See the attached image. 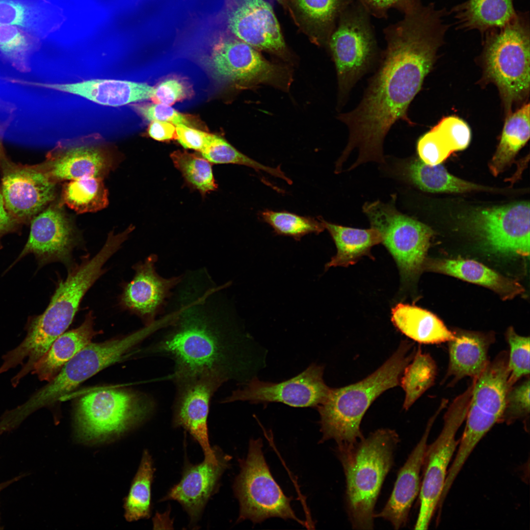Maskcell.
Wrapping results in <instances>:
<instances>
[{
  "mask_svg": "<svg viewBox=\"0 0 530 530\" xmlns=\"http://www.w3.org/2000/svg\"><path fill=\"white\" fill-rule=\"evenodd\" d=\"M447 18L433 4H417L387 32L386 48L361 100L338 117L349 133L342 161L357 149L353 168L369 161L384 163L383 142L391 127L399 120L414 125L408 108L444 43L451 26Z\"/></svg>",
  "mask_w": 530,
  "mask_h": 530,
  "instance_id": "6da1fadb",
  "label": "cell"
},
{
  "mask_svg": "<svg viewBox=\"0 0 530 530\" xmlns=\"http://www.w3.org/2000/svg\"><path fill=\"white\" fill-rule=\"evenodd\" d=\"M230 284L218 285L204 267L182 274L164 310L168 322L153 348L173 360V376L210 372L247 381L244 337L225 291Z\"/></svg>",
  "mask_w": 530,
  "mask_h": 530,
  "instance_id": "7a4b0ae2",
  "label": "cell"
},
{
  "mask_svg": "<svg viewBox=\"0 0 530 530\" xmlns=\"http://www.w3.org/2000/svg\"><path fill=\"white\" fill-rule=\"evenodd\" d=\"M399 442L395 430L380 428L354 443L337 446L335 452L345 477L346 509L353 529H373L375 504Z\"/></svg>",
  "mask_w": 530,
  "mask_h": 530,
  "instance_id": "3957f363",
  "label": "cell"
},
{
  "mask_svg": "<svg viewBox=\"0 0 530 530\" xmlns=\"http://www.w3.org/2000/svg\"><path fill=\"white\" fill-rule=\"evenodd\" d=\"M413 344L401 342L396 351L375 371L362 380L345 387L331 388L326 400L317 408L320 415L319 443L335 441L337 446L354 443L364 436L362 418L373 402L384 392L399 384L405 367L415 350Z\"/></svg>",
  "mask_w": 530,
  "mask_h": 530,
  "instance_id": "277c9868",
  "label": "cell"
},
{
  "mask_svg": "<svg viewBox=\"0 0 530 530\" xmlns=\"http://www.w3.org/2000/svg\"><path fill=\"white\" fill-rule=\"evenodd\" d=\"M130 234L126 229L111 232L100 250L92 258L70 268L67 277L58 283L51 301L40 315L31 319L24 343L32 352L45 354L53 342L72 323L86 292L105 272L103 266L121 247Z\"/></svg>",
  "mask_w": 530,
  "mask_h": 530,
  "instance_id": "5b68a950",
  "label": "cell"
},
{
  "mask_svg": "<svg viewBox=\"0 0 530 530\" xmlns=\"http://www.w3.org/2000/svg\"><path fill=\"white\" fill-rule=\"evenodd\" d=\"M487 78L498 87L509 111L514 102L525 99L530 82V24L528 12L482 37Z\"/></svg>",
  "mask_w": 530,
  "mask_h": 530,
  "instance_id": "8992f818",
  "label": "cell"
},
{
  "mask_svg": "<svg viewBox=\"0 0 530 530\" xmlns=\"http://www.w3.org/2000/svg\"><path fill=\"white\" fill-rule=\"evenodd\" d=\"M157 321L133 333L105 342L90 343L79 351L57 375L33 394L24 403L11 410L13 418L22 423L36 410L51 405L100 371L118 362L136 345L157 332Z\"/></svg>",
  "mask_w": 530,
  "mask_h": 530,
  "instance_id": "52a82bcc",
  "label": "cell"
},
{
  "mask_svg": "<svg viewBox=\"0 0 530 530\" xmlns=\"http://www.w3.org/2000/svg\"><path fill=\"white\" fill-rule=\"evenodd\" d=\"M154 406L145 394L132 390L106 388L91 391L76 405L77 436L90 443L114 438L147 420Z\"/></svg>",
  "mask_w": 530,
  "mask_h": 530,
  "instance_id": "ba28073f",
  "label": "cell"
},
{
  "mask_svg": "<svg viewBox=\"0 0 530 530\" xmlns=\"http://www.w3.org/2000/svg\"><path fill=\"white\" fill-rule=\"evenodd\" d=\"M508 352L502 351L473 379V387L465 429L455 457L448 471L446 483L451 485L478 443L500 422L509 387Z\"/></svg>",
  "mask_w": 530,
  "mask_h": 530,
  "instance_id": "9c48e42d",
  "label": "cell"
},
{
  "mask_svg": "<svg viewBox=\"0 0 530 530\" xmlns=\"http://www.w3.org/2000/svg\"><path fill=\"white\" fill-rule=\"evenodd\" d=\"M393 200L388 203L379 200L366 202L363 211L371 227L380 233L381 243L398 265L402 283L408 287L424 269L433 232L426 225L398 211Z\"/></svg>",
  "mask_w": 530,
  "mask_h": 530,
  "instance_id": "30bf717a",
  "label": "cell"
},
{
  "mask_svg": "<svg viewBox=\"0 0 530 530\" xmlns=\"http://www.w3.org/2000/svg\"><path fill=\"white\" fill-rule=\"evenodd\" d=\"M262 447L261 438L250 439L246 457L238 459L240 472L233 484L239 504L237 522L248 519L256 524L269 518L279 517L292 519L305 525L291 507L292 498L284 493L273 478Z\"/></svg>",
  "mask_w": 530,
  "mask_h": 530,
  "instance_id": "8fae6325",
  "label": "cell"
},
{
  "mask_svg": "<svg viewBox=\"0 0 530 530\" xmlns=\"http://www.w3.org/2000/svg\"><path fill=\"white\" fill-rule=\"evenodd\" d=\"M473 383L450 405L439 436L427 445L422 467L419 495L420 509L415 530H426L438 506L447 477L448 468L458 445L456 434L465 420Z\"/></svg>",
  "mask_w": 530,
  "mask_h": 530,
  "instance_id": "7c38bea8",
  "label": "cell"
},
{
  "mask_svg": "<svg viewBox=\"0 0 530 530\" xmlns=\"http://www.w3.org/2000/svg\"><path fill=\"white\" fill-rule=\"evenodd\" d=\"M329 45L337 72L339 103L343 106L355 84L376 63V43L365 20L352 15L341 20Z\"/></svg>",
  "mask_w": 530,
  "mask_h": 530,
  "instance_id": "4fadbf2b",
  "label": "cell"
},
{
  "mask_svg": "<svg viewBox=\"0 0 530 530\" xmlns=\"http://www.w3.org/2000/svg\"><path fill=\"white\" fill-rule=\"evenodd\" d=\"M530 212L526 201L483 209L471 213L468 226L492 253L529 257Z\"/></svg>",
  "mask_w": 530,
  "mask_h": 530,
  "instance_id": "5bb4252c",
  "label": "cell"
},
{
  "mask_svg": "<svg viewBox=\"0 0 530 530\" xmlns=\"http://www.w3.org/2000/svg\"><path fill=\"white\" fill-rule=\"evenodd\" d=\"M206 47L209 63L221 78L281 86L288 84L286 70L268 62L255 48L229 32H216Z\"/></svg>",
  "mask_w": 530,
  "mask_h": 530,
  "instance_id": "9a60e30c",
  "label": "cell"
},
{
  "mask_svg": "<svg viewBox=\"0 0 530 530\" xmlns=\"http://www.w3.org/2000/svg\"><path fill=\"white\" fill-rule=\"evenodd\" d=\"M176 393L173 405L172 424L187 431L201 446L205 460H217L216 447L209 440L208 418L210 402L217 390L225 382L223 377L203 372L173 377Z\"/></svg>",
  "mask_w": 530,
  "mask_h": 530,
  "instance_id": "2e32d148",
  "label": "cell"
},
{
  "mask_svg": "<svg viewBox=\"0 0 530 530\" xmlns=\"http://www.w3.org/2000/svg\"><path fill=\"white\" fill-rule=\"evenodd\" d=\"M213 24L255 49L282 53L280 27L268 0H224Z\"/></svg>",
  "mask_w": 530,
  "mask_h": 530,
  "instance_id": "e0dca14e",
  "label": "cell"
},
{
  "mask_svg": "<svg viewBox=\"0 0 530 530\" xmlns=\"http://www.w3.org/2000/svg\"><path fill=\"white\" fill-rule=\"evenodd\" d=\"M323 371V366L313 363L297 375L279 383L263 381L254 377L223 402H278L294 407L317 408L326 400L331 389L324 381Z\"/></svg>",
  "mask_w": 530,
  "mask_h": 530,
  "instance_id": "ac0fdd59",
  "label": "cell"
},
{
  "mask_svg": "<svg viewBox=\"0 0 530 530\" xmlns=\"http://www.w3.org/2000/svg\"><path fill=\"white\" fill-rule=\"evenodd\" d=\"M0 191L6 210L18 222L32 219L54 198L56 184L42 164L2 162Z\"/></svg>",
  "mask_w": 530,
  "mask_h": 530,
  "instance_id": "d6986e66",
  "label": "cell"
},
{
  "mask_svg": "<svg viewBox=\"0 0 530 530\" xmlns=\"http://www.w3.org/2000/svg\"><path fill=\"white\" fill-rule=\"evenodd\" d=\"M103 138L98 134L59 141L42 164L55 182L85 177H102L110 161Z\"/></svg>",
  "mask_w": 530,
  "mask_h": 530,
  "instance_id": "ffe728a7",
  "label": "cell"
},
{
  "mask_svg": "<svg viewBox=\"0 0 530 530\" xmlns=\"http://www.w3.org/2000/svg\"><path fill=\"white\" fill-rule=\"evenodd\" d=\"M158 260V255L152 254L134 265L133 278L126 285L121 297L123 305L138 316L145 326L153 323L163 313L182 277V274L161 276L156 270Z\"/></svg>",
  "mask_w": 530,
  "mask_h": 530,
  "instance_id": "44dd1931",
  "label": "cell"
},
{
  "mask_svg": "<svg viewBox=\"0 0 530 530\" xmlns=\"http://www.w3.org/2000/svg\"><path fill=\"white\" fill-rule=\"evenodd\" d=\"M78 239L69 221L58 208L49 207L31 219L27 241L15 262L33 254L39 265L59 262L71 268Z\"/></svg>",
  "mask_w": 530,
  "mask_h": 530,
  "instance_id": "7402d4cb",
  "label": "cell"
},
{
  "mask_svg": "<svg viewBox=\"0 0 530 530\" xmlns=\"http://www.w3.org/2000/svg\"><path fill=\"white\" fill-rule=\"evenodd\" d=\"M216 450L215 462L204 459L193 464L186 459L180 481L160 500L178 502L187 513L192 525L201 518L209 500L218 490L223 474L230 466L231 456L217 447Z\"/></svg>",
  "mask_w": 530,
  "mask_h": 530,
  "instance_id": "603a6c76",
  "label": "cell"
},
{
  "mask_svg": "<svg viewBox=\"0 0 530 530\" xmlns=\"http://www.w3.org/2000/svg\"><path fill=\"white\" fill-rule=\"evenodd\" d=\"M13 84L78 95L97 104L120 106L151 99L154 87L146 83L114 79H93L70 83L41 82L18 78Z\"/></svg>",
  "mask_w": 530,
  "mask_h": 530,
  "instance_id": "cb8c5ba5",
  "label": "cell"
},
{
  "mask_svg": "<svg viewBox=\"0 0 530 530\" xmlns=\"http://www.w3.org/2000/svg\"><path fill=\"white\" fill-rule=\"evenodd\" d=\"M440 412L438 409L429 420L422 437L399 469L394 488L386 504L379 512L374 514L375 518H381L388 521L396 530L405 526L412 505L419 495L421 483L420 473L427 439L434 420Z\"/></svg>",
  "mask_w": 530,
  "mask_h": 530,
  "instance_id": "d4e9b609",
  "label": "cell"
},
{
  "mask_svg": "<svg viewBox=\"0 0 530 530\" xmlns=\"http://www.w3.org/2000/svg\"><path fill=\"white\" fill-rule=\"evenodd\" d=\"M449 342V363L443 381L451 377V386L465 377L477 378L489 362L488 351L494 342L492 334L459 331Z\"/></svg>",
  "mask_w": 530,
  "mask_h": 530,
  "instance_id": "484cf974",
  "label": "cell"
},
{
  "mask_svg": "<svg viewBox=\"0 0 530 530\" xmlns=\"http://www.w3.org/2000/svg\"><path fill=\"white\" fill-rule=\"evenodd\" d=\"M424 269L487 287L499 294L503 299H510L524 292L523 287L518 282L472 260H426Z\"/></svg>",
  "mask_w": 530,
  "mask_h": 530,
  "instance_id": "4316f807",
  "label": "cell"
},
{
  "mask_svg": "<svg viewBox=\"0 0 530 530\" xmlns=\"http://www.w3.org/2000/svg\"><path fill=\"white\" fill-rule=\"evenodd\" d=\"M517 12L514 0H467L449 11L457 28L478 31L482 37L488 31L504 26Z\"/></svg>",
  "mask_w": 530,
  "mask_h": 530,
  "instance_id": "83f0119b",
  "label": "cell"
},
{
  "mask_svg": "<svg viewBox=\"0 0 530 530\" xmlns=\"http://www.w3.org/2000/svg\"><path fill=\"white\" fill-rule=\"evenodd\" d=\"M94 319L90 311L79 327L58 337L35 364L31 372L37 375L41 381L53 380L64 365L98 334L99 332L94 330Z\"/></svg>",
  "mask_w": 530,
  "mask_h": 530,
  "instance_id": "f1b7e54d",
  "label": "cell"
},
{
  "mask_svg": "<svg viewBox=\"0 0 530 530\" xmlns=\"http://www.w3.org/2000/svg\"><path fill=\"white\" fill-rule=\"evenodd\" d=\"M391 320L402 333L420 344H441L454 337L436 315L413 305L396 304L391 310Z\"/></svg>",
  "mask_w": 530,
  "mask_h": 530,
  "instance_id": "f546056e",
  "label": "cell"
},
{
  "mask_svg": "<svg viewBox=\"0 0 530 530\" xmlns=\"http://www.w3.org/2000/svg\"><path fill=\"white\" fill-rule=\"evenodd\" d=\"M53 0H0V25L21 27L42 40L54 31Z\"/></svg>",
  "mask_w": 530,
  "mask_h": 530,
  "instance_id": "4dcf8cb0",
  "label": "cell"
},
{
  "mask_svg": "<svg viewBox=\"0 0 530 530\" xmlns=\"http://www.w3.org/2000/svg\"><path fill=\"white\" fill-rule=\"evenodd\" d=\"M332 238L337 253L325 265L347 267L356 263L362 257L371 255V248L382 242L379 231L375 228L361 229L343 226L318 217Z\"/></svg>",
  "mask_w": 530,
  "mask_h": 530,
  "instance_id": "1f68e13d",
  "label": "cell"
},
{
  "mask_svg": "<svg viewBox=\"0 0 530 530\" xmlns=\"http://www.w3.org/2000/svg\"><path fill=\"white\" fill-rule=\"evenodd\" d=\"M530 104H525L505 122L497 150L489 166L491 173L497 176L509 166L518 152L530 138Z\"/></svg>",
  "mask_w": 530,
  "mask_h": 530,
  "instance_id": "d6a6232c",
  "label": "cell"
},
{
  "mask_svg": "<svg viewBox=\"0 0 530 530\" xmlns=\"http://www.w3.org/2000/svg\"><path fill=\"white\" fill-rule=\"evenodd\" d=\"M406 171L412 182L426 191L459 193L488 189L452 175L440 163L431 165L415 159L409 163Z\"/></svg>",
  "mask_w": 530,
  "mask_h": 530,
  "instance_id": "836d02e7",
  "label": "cell"
},
{
  "mask_svg": "<svg viewBox=\"0 0 530 530\" xmlns=\"http://www.w3.org/2000/svg\"><path fill=\"white\" fill-rule=\"evenodd\" d=\"M41 41L18 26L0 25V57L16 70L29 73L31 58L40 49Z\"/></svg>",
  "mask_w": 530,
  "mask_h": 530,
  "instance_id": "e575fe53",
  "label": "cell"
},
{
  "mask_svg": "<svg viewBox=\"0 0 530 530\" xmlns=\"http://www.w3.org/2000/svg\"><path fill=\"white\" fill-rule=\"evenodd\" d=\"M61 200L77 213L96 212L108 205V191L102 177H85L66 182Z\"/></svg>",
  "mask_w": 530,
  "mask_h": 530,
  "instance_id": "d590c367",
  "label": "cell"
},
{
  "mask_svg": "<svg viewBox=\"0 0 530 530\" xmlns=\"http://www.w3.org/2000/svg\"><path fill=\"white\" fill-rule=\"evenodd\" d=\"M155 471L152 456L145 450L129 492L125 499L124 516L127 521H135L150 517L151 487Z\"/></svg>",
  "mask_w": 530,
  "mask_h": 530,
  "instance_id": "8d00e7d4",
  "label": "cell"
},
{
  "mask_svg": "<svg viewBox=\"0 0 530 530\" xmlns=\"http://www.w3.org/2000/svg\"><path fill=\"white\" fill-rule=\"evenodd\" d=\"M436 374L435 361L429 353L423 352L419 346L411 361L404 369L399 381L405 394L404 409L408 410L433 385Z\"/></svg>",
  "mask_w": 530,
  "mask_h": 530,
  "instance_id": "74e56055",
  "label": "cell"
},
{
  "mask_svg": "<svg viewBox=\"0 0 530 530\" xmlns=\"http://www.w3.org/2000/svg\"><path fill=\"white\" fill-rule=\"evenodd\" d=\"M204 158L213 163H232L251 167L257 172L264 171L291 185L292 181L281 170L280 166H265L239 152L223 138L215 135L201 151Z\"/></svg>",
  "mask_w": 530,
  "mask_h": 530,
  "instance_id": "f35d334b",
  "label": "cell"
},
{
  "mask_svg": "<svg viewBox=\"0 0 530 530\" xmlns=\"http://www.w3.org/2000/svg\"><path fill=\"white\" fill-rule=\"evenodd\" d=\"M260 217L273 229L276 235L292 237L297 241L310 234H319L325 229L318 217L315 219L287 211L265 209L260 212Z\"/></svg>",
  "mask_w": 530,
  "mask_h": 530,
  "instance_id": "ab89813d",
  "label": "cell"
},
{
  "mask_svg": "<svg viewBox=\"0 0 530 530\" xmlns=\"http://www.w3.org/2000/svg\"><path fill=\"white\" fill-rule=\"evenodd\" d=\"M170 157L185 179L201 192L206 193L216 188L211 162L205 158L181 151L174 152Z\"/></svg>",
  "mask_w": 530,
  "mask_h": 530,
  "instance_id": "60d3db41",
  "label": "cell"
},
{
  "mask_svg": "<svg viewBox=\"0 0 530 530\" xmlns=\"http://www.w3.org/2000/svg\"><path fill=\"white\" fill-rule=\"evenodd\" d=\"M509 346L508 356L509 388L523 377L530 374V338L522 336L510 327L506 333Z\"/></svg>",
  "mask_w": 530,
  "mask_h": 530,
  "instance_id": "b9f144b4",
  "label": "cell"
},
{
  "mask_svg": "<svg viewBox=\"0 0 530 530\" xmlns=\"http://www.w3.org/2000/svg\"><path fill=\"white\" fill-rule=\"evenodd\" d=\"M417 149L421 160L431 165L440 164L453 152L448 132L438 125L419 138Z\"/></svg>",
  "mask_w": 530,
  "mask_h": 530,
  "instance_id": "7bdbcfd3",
  "label": "cell"
},
{
  "mask_svg": "<svg viewBox=\"0 0 530 530\" xmlns=\"http://www.w3.org/2000/svg\"><path fill=\"white\" fill-rule=\"evenodd\" d=\"M295 3L307 22L318 27H324L335 19L342 0H295Z\"/></svg>",
  "mask_w": 530,
  "mask_h": 530,
  "instance_id": "ee69618b",
  "label": "cell"
},
{
  "mask_svg": "<svg viewBox=\"0 0 530 530\" xmlns=\"http://www.w3.org/2000/svg\"><path fill=\"white\" fill-rule=\"evenodd\" d=\"M530 413L529 376L518 385L514 384L507 393L504 411L500 422L511 424L526 418Z\"/></svg>",
  "mask_w": 530,
  "mask_h": 530,
  "instance_id": "f6af8a7d",
  "label": "cell"
},
{
  "mask_svg": "<svg viewBox=\"0 0 530 530\" xmlns=\"http://www.w3.org/2000/svg\"><path fill=\"white\" fill-rule=\"evenodd\" d=\"M133 109L145 119L164 121L175 125H184L192 127V120L168 105L161 104L139 103L132 104Z\"/></svg>",
  "mask_w": 530,
  "mask_h": 530,
  "instance_id": "bcb514c9",
  "label": "cell"
},
{
  "mask_svg": "<svg viewBox=\"0 0 530 530\" xmlns=\"http://www.w3.org/2000/svg\"><path fill=\"white\" fill-rule=\"evenodd\" d=\"M188 94L184 82L175 78L165 79L155 87L151 99L156 104L172 105L186 98Z\"/></svg>",
  "mask_w": 530,
  "mask_h": 530,
  "instance_id": "7dc6e473",
  "label": "cell"
},
{
  "mask_svg": "<svg viewBox=\"0 0 530 530\" xmlns=\"http://www.w3.org/2000/svg\"><path fill=\"white\" fill-rule=\"evenodd\" d=\"M176 132V138L182 146L200 152L208 145L213 135L184 125H177Z\"/></svg>",
  "mask_w": 530,
  "mask_h": 530,
  "instance_id": "c3c4849f",
  "label": "cell"
},
{
  "mask_svg": "<svg viewBox=\"0 0 530 530\" xmlns=\"http://www.w3.org/2000/svg\"><path fill=\"white\" fill-rule=\"evenodd\" d=\"M149 136L158 141H165L176 138V128L172 124L164 121H153L148 130Z\"/></svg>",
  "mask_w": 530,
  "mask_h": 530,
  "instance_id": "681fc988",
  "label": "cell"
},
{
  "mask_svg": "<svg viewBox=\"0 0 530 530\" xmlns=\"http://www.w3.org/2000/svg\"><path fill=\"white\" fill-rule=\"evenodd\" d=\"M19 223L8 212L0 190V239Z\"/></svg>",
  "mask_w": 530,
  "mask_h": 530,
  "instance_id": "f907efd6",
  "label": "cell"
},
{
  "mask_svg": "<svg viewBox=\"0 0 530 530\" xmlns=\"http://www.w3.org/2000/svg\"><path fill=\"white\" fill-rule=\"evenodd\" d=\"M107 5L115 13L125 16L130 9L134 0H103Z\"/></svg>",
  "mask_w": 530,
  "mask_h": 530,
  "instance_id": "816d5d0a",
  "label": "cell"
},
{
  "mask_svg": "<svg viewBox=\"0 0 530 530\" xmlns=\"http://www.w3.org/2000/svg\"><path fill=\"white\" fill-rule=\"evenodd\" d=\"M371 8L374 10H385L391 7L400 4L404 0H363Z\"/></svg>",
  "mask_w": 530,
  "mask_h": 530,
  "instance_id": "f5cc1de1",
  "label": "cell"
},
{
  "mask_svg": "<svg viewBox=\"0 0 530 530\" xmlns=\"http://www.w3.org/2000/svg\"><path fill=\"white\" fill-rule=\"evenodd\" d=\"M16 109L14 104L0 97V111L12 114Z\"/></svg>",
  "mask_w": 530,
  "mask_h": 530,
  "instance_id": "db71d44e",
  "label": "cell"
},
{
  "mask_svg": "<svg viewBox=\"0 0 530 530\" xmlns=\"http://www.w3.org/2000/svg\"><path fill=\"white\" fill-rule=\"evenodd\" d=\"M7 122H6L0 124V165H1L5 159L4 148L1 140V134L3 133L4 127L7 125Z\"/></svg>",
  "mask_w": 530,
  "mask_h": 530,
  "instance_id": "11a10c76",
  "label": "cell"
},
{
  "mask_svg": "<svg viewBox=\"0 0 530 530\" xmlns=\"http://www.w3.org/2000/svg\"><path fill=\"white\" fill-rule=\"evenodd\" d=\"M22 476H19L18 477L12 478L10 480L0 483V492L4 488L8 486L10 484L12 483V482L16 481L17 480L19 479Z\"/></svg>",
  "mask_w": 530,
  "mask_h": 530,
  "instance_id": "9f6ffc18",
  "label": "cell"
},
{
  "mask_svg": "<svg viewBox=\"0 0 530 530\" xmlns=\"http://www.w3.org/2000/svg\"><path fill=\"white\" fill-rule=\"evenodd\" d=\"M276 0L278 2L280 3V4H283V5L286 4V1H287V0Z\"/></svg>",
  "mask_w": 530,
  "mask_h": 530,
  "instance_id": "6f0895ef",
  "label": "cell"
}]
</instances>
